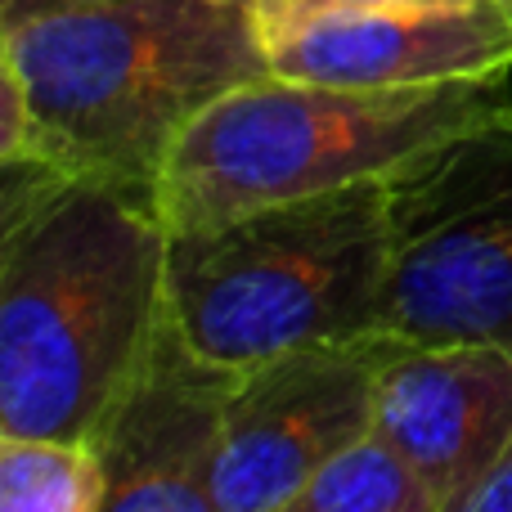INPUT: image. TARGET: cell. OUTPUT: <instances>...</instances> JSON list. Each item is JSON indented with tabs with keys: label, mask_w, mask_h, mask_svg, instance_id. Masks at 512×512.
<instances>
[{
	"label": "cell",
	"mask_w": 512,
	"mask_h": 512,
	"mask_svg": "<svg viewBox=\"0 0 512 512\" xmlns=\"http://www.w3.org/2000/svg\"><path fill=\"white\" fill-rule=\"evenodd\" d=\"M90 5H117V0H0V23L23 14H45V9H90Z\"/></svg>",
	"instance_id": "cell-14"
},
{
	"label": "cell",
	"mask_w": 512,
	"mask_h": 512,
	"mask_svg": "<svg viewBox=\"0 0 512 512\" xmlns=\"http://www.w3.org/2000/svg\"><path fill=\"white\" fill-rule=\"evenodd\" d=\"M0 432L95 441L167 319L153 180L0 162Z\"/></svg>",
	"instance_id": "cell-1"
},
{
	"label": "cell",
	"mask_w": 512,
	"mask_h": 512,
	"mask_svg": "<svg viewBox=\"0 0 512 512\" xmlns=\"http://www.w3.org/2000/svg\"><path fill=\"white\" fill-rule=\"evenodd\" d=\"M270 68L337 86H436L512 72V0H405L328 14L274 45Z\"/></svg>",
	"instance_id": "cell-9"
},
{
	"label": "cell",
	"mask_w": 512,
	"mask_h": 512,
	"mask_svg": "<svg viewBox=\"0 0 512 512\" xmlns=\"http://www.w3.org/2000/svg\"><path fill=\"white\" fill-rule=\"evenodd\" d=\"M373 427L423 472L441 512H463L512 445V342L391 337Z\"/></svg>",
	"instance_id": "cell-8"
},
{
	"label": "cell",
	"mask_w": 512,
	"mask_h": 512,
	"mask_svg": "<svg viewBox=\"0 0 512 512\" xmlns=\"http://www.w3.org/2000/svg\"><path fill=\"white\" fill-rule=\"evenodd\" d=\"M387 180L171 230L167 306L203 355L248 369L310 342L387 333Z\"/></svg>",
	"instance_id": "cell-4"
},
{
	"label": "cell",
	"mask_w": 512,
	"mask_h": 512,
	"mask_svg": "<svg viewBox=\"0 0 512 512\" xmlns=\"http://www.w3.org/2000/svg\"><path fill=\"white\" fill-rule=\"evenodd\" d=\"M396 333L310 342L239 369L212 463L216 512H292L306 481L373 427Z\"/></svg>",
	"instance_id": "cell-6"
},
{
	"label": "cell",
	"mask_w": 512,
	"mask_h": 512,
	"mask_svg": "<svg viewBox=\"0 0 512 512\" xmlns=\"http://www.w3.org/2000/svg\"><path fill=\"white\" fill-rule=\"evenodd\" d=\"M292 512H441V499L423 472L369 427L306 481Z\"/></svg>",
	"instance_id": "cell-10"
},
{
	"label": "cell",
	"mask_w": 512,
	"mask_h": 512,
	"mask_svg": "<svg viewBox=\"0 0 512 512\" xmlns=\"http://www.w3.org/2000/svg\"><path fill=\"white\" fill-rule=\"evenodd\" d=\"M512 108L508 72L436 86H337L261 72L194 117L158 171L171 230L382 180L454 131Z\"/></svg>",
	"instance_id": "cell-3"
},
{
	"label": "cell",
	"mask_w": 512,
	"mask_h": 512,
	"mask_svg": "<svg viewBox=\"0 0 512 512\" xmlns=\"http://www.w3.org/2000/svg\"><path fill=\"white\" fill-rule=\"evenodd\" d=\"M382 5H405V0H256V23H261L265 50L288 41L306 23L328 14H355V9H382Z\"/></svg>",
	"instance_id": "cell-12"
},
{
	"label": "cell",
	"mask_w": 512,
	"mask_h": 512,
	"mask_svg": "<svg viewBox=\"0 0 512 512\" xmlns=\"http://www.w3.org/2000/svg\"><path fill=\"white\" fill-rule=\"evenodd\" d=\"M0 162L153 180L203 108L270 72L256 0H117L0 23Z\"/></svg>",
	"instance_id": "cell-2"
},
{
	"label": "cell",
	"mask_w": 512,
	"mask_h": 512,
	"mask_svg": "<svg viewBox=\"0 0 512 512\" xmlns=\"http://www.w3.org/2000/svg\"><path fill=\"white\" fill-rule=\"evenodd\" d=\"M463 512H512V445L504 450V459L495 463V472L468 495Z\"/></svg>",
	"instance_id": "cell-13"
},
{
	"label": "cell",
	"mask_w": 512,
	"mask_h": 512,
	"mask_svg": "<svg viewBox=\"0 0 512 512\" xmlns=\"http://www.w3.org/2000/svg\"><path fill=\"white\" fill-rule=\"evenodd\" d=\"M387 180V333L512 342V108L454 131Z\"/></svg>",
	"instance_id": "cell-5"
},
{
	"label": "cell",
	"mask_w": 512,
	"mask_h": 512,
	"mask_svg": "<svg viewBox=\"0 0 512 512\" xmlns=\"http://www.w3.org/2000/svg\"><path fill=\"white\" fill-rule=\"evenodd\" d=\"M234 382L239 369L198 351L167 306L149 355L90 441L108 477L104 508L216 512L212 463L221 450Z\"/></svg>",
	"instance_id": "cell-7"
},
{
	"label": "cell",
	"mask_w": 512,
	"mask_h": 512,
	"mask_svg": "<svg viewBox=\"0 0 512 512\" xmlns=\"http://www.w3.org/2000/svg\"><path fill=\"white\" fill-rule=\"evenodd\" d=\"M99 454L68 436L0 432V512H104Z\"/></svg>",
	"instance_id": "cell-11"
}]
</instances>
